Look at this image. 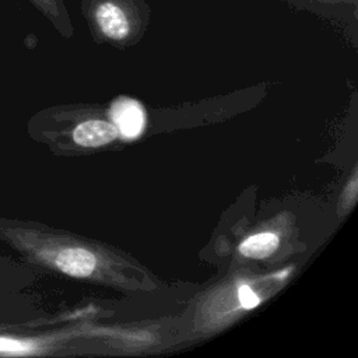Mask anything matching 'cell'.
I'll use <instances>...</instances> for the list:
<instances>
[{
	"mask_svg": "<svg viewBox=\"0 0 358 358\" xmlns=\"http://www.w3.org/2000/svg\"><path fill=\"white\" fill-rule=\"evenodd\" d=\"M110 117L119 134L124 138L138 137L144 129V110L134 99H117L110 108Z\"/></svg>",
	"mask_w": 358,
	"mask_h": 358,
	"instance_id": "obj_3",
	"label": "cell"
},
{
	"mask_svg": "<svg viewBox=\"0 0 358 358\" xmlns=\"http://www.w3.org/2000/svg\"><path fill=\"white\" fill-rule=\"evenodd\" d=\"M296 11H306L336 25H355L358 0H280Z\"/></svg>",
	"mask_w": 358,
	"mask_h": 358,
	"instance_id": "obj_2",
	"label": "cell"
},
{
	"mask_svg": "<svg viewBox=\"0 0 358 358\" xmlns=\"http://www.w3.org/2000/svg\"><path fill=\"white\" fill-rule=\"evenodd\" d=\"M80 10L94 38L123 46L143 36L151 17L145 0H81Z\"/></svg>",
	"mask_w": 358,
	"mask_h": 358,
	"instance_id": "obj_1",
	"label": "cell"
},
{
	"mask_svg": "<svg viewBox=\"0 0 358 358\" xmlns=\"http://www.w3.org/2000/svg\"><path fill=\"white\" fill-rule=\"evenodd\" d=\"M63 35L71 36L73 25L64 0H28Z\"/></svg>",
	"mask_w": 358,
	"mask_h": 358,
	"instance_id": "obj_6",
	"label": "cell"
},
{
	"mask_svg": "<svg viewBox=\"0 0 358 358\" xmlns=\"http://www.w3.org/2000/svg\"><path fill=\"white\" fill-rule=\"evenodd\" d=\"M117 136L119 131L115 124L103 120L83 122L73 131L74 141L83 147H101L110 143Z\"/></svg>",
	"mask_w": 358,
	"mask_h": 358,
	"instance_id": "obj_4",
	"label": "cell"
},
{
	"mask_svg": "<svg viewBox=\"0 0 358 358\" xmlns=\"http://www.w3.org/2000/svg\"><path fill=\"white\" fill-rule=\"evenodd\" d=\"M277 246H278L277 235L271 232H262L245 239L239 246V252L246 257L264 259L270 256L277 249Z\"/></svg>",
	"mask_w": 358,
	"mask_h": 358,
	"instance_id": "obj_7",
	"label": "cell"
},
{
	"mask_svg": "<svg viewBox=\"0 0 358 358\" xmlns=\"http://www.w3.org/2000/svg\"><path fill=\"white\" fill-rule=\"evenodd\" d=\"M56 267L73 277H88L96 264L94 253L83 248L63 249L56 256Z\"/></svg>",
	"mask_w": 358,
	"mask_h": 358,
	"instance_id": "obj_5",
	"label": "cell"
},
{
	"mask_svg": "<svg viewBox=\"0 0 358 358\" xmlns=\"http://www.w3.org/2000/svg\"><path fill=\"white\" fill-rule=\"evenodd\" d=\"M32 348L29 341L11 338V337H0V354H27Z\"/></svg>",
	"mask_w": 358,
	"mask_h": 358,
	"instance_id": "obj_8",
	"label": "cell"
},
{
	"mask_svg": "<svg viewBox=\"0 0 358 358\" xmlns=\"http://www.w3.org/2000/svg\"><path fill=\"white\" fill-rule=\"evenodd\" d=\"M238 296H239V302L245 309H252L255 306H257L259 303V296L252 291L250 287L248 285H242L238 291Z\"/></svg>",
	"mask_w": 358,
	"mask_h": 358,
	"instance_id": "obj_9",
	"label": "cell"
}]
</instances>
